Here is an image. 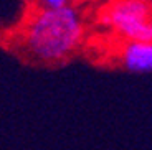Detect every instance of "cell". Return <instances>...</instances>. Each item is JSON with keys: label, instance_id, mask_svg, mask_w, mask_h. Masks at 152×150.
I'll use <instances>...</instances> for the list:
<instances>
[{"label": "cell", "instance_id": "obj_2", "mask_svg": "<svg viewBox=\"0 0 152 150\" xmlns=\"http://www.w3.org/2000/svg\"><path fill=\"white\" fill-rule=\"evenodd\" d=\"M98 23L118 42H152V0H107Z\"/></svg>", "mask_w": 152, "mask_h": 150}, {"label": "cell", "instance_id": "obj_3", "mask_svg": "<svg viewBox=\"0 0 152 150\" xmlns=\"http://www.w3.org/2000/svg\"><path fill=\"white\" fill-rule=\"evenodd\" d=\"M114 64L136 74L152 73V42L124 40L114 48Z\"/></svg>", "mask_w": 152, "mask_h": 150}, {"label": "cell", "instance_id": "obj_1", "mask_svg": "<svg viewBox=\"0 0 152 150\" xmlns=\"http://www.w3.org/2000/svg\"><path fill=\"white\" fill-rule=\"evenodd\" d=\"M88 38L86 15L78 5L38 7L25 13L10 35L12 51L40 66H58L81 51Z\"/></svg>", "mask_w": 152, "mask_h": 150}, {"label": "cell", "instance_id": "obj_4", "mask_svg": "<svg viewBox=\"0 0 152 150\" xmlns=\"http://www.w3.org/2000/svg\"><path fill=\"white\" fill-rule=\"evenodd\" d=\"M35 5L38 7H63V5H68V4H73V0H33Z\"/></svg>", "mask_w": 152, "mask_h": 150}]
</instances>
